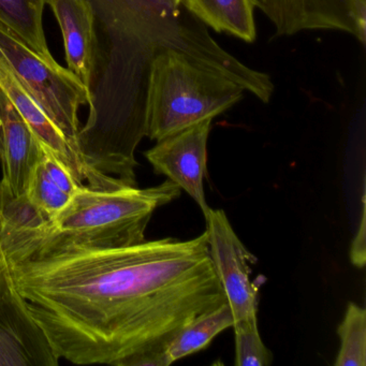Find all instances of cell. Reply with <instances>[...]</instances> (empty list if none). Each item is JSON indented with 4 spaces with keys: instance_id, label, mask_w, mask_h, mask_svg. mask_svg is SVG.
Segmentation results:
<instances>
[{
    "instance_id": "16",
    "label": "cell",
    "mask_w": 366,
    "mask_h": 366,
    "mask_svg": "<svg viewBox=\"0 0 366 366\" xmlns=\"http://www.w3.org/2000/svg\"><path fill=\"white\" fill-rule=\"evenodd\" d=\"M340 348L336 366H366V310L357 304L347 306L337 329Z\"/></svg>"
},
{
    "instance_id": "20",
    "label": "cell",
    "mask_w": 366,
    "mask_h": 366,
    "mask_svg": "<svg viewBox=\"0 0 366 366\" xmlns=\"http://www.w3.org/2000/svg\"><path fill=\"white\" fill-rule=\"evenodd\" d=\"M365 194L362 198V216L357 234L352 239L350 247L351 262L355 267L362 269L366 263V226H365Z\"/></svg>"
},
{
    "instance_id": "4",
    "label": "cell",
    "mask_w": 366,
    "mask_h": 366,
    "mask_svg": "<svg viewBox=\"0 0 366 366\" xmlns=\"http://www.w3.org/2000/svg\"><path fill=\"white\" fill-rule=\"evenodd\" d=\"M97 41L106 46L171 50L198 61L207 34L194 14L173 0H89Z\"/></svg>"
},
{
    "instance_id": "8",
    "label": "cell",
    "mask_w": 366,
    "mask_h": 366,
    "mask_svg": "<svg viewBox=\"0 0 366 366\" xmlns=\"http://www.w3.org/2000/svg\"><path fill=\"white\" fill-rule=\"evenodd\" d=\"M212 121L207 119L157 141V144L144 154L154 171L166 175L187 192L200 207L204 217L211 209L205 199L203 182L207 175V140Z\"/></svg>"
},
{
    "instance_id": "10",
    "label": "cell",
    "mask_w": 366,
    "mask_h": 366,
    "mask_svg": "<svg viewBox=\"0 0 366 366\" xmlns=\"http://www.w3.org/2000/svg\"><path fill=\"white\" fill-rule=\"evenodd\" d=\"M42 153L44 149L31 126L0 89V198H24Z\"/></svg>"
},
{
    "instance_id": "7",
    "label": "cell",
    "mask_w": 366,
    "mask_h": 366,
    "mask_svg": "<svg viewBox=\"0 0 366 366\" xmlns=\"http://www.w3.org/2000/svg\"><path fill=\"white\" fill-rule=\"evenodd\" d=\"M277 36L310 29H333L365 44V0H256Z\"/></svg>"
},
{
    "instance_id": "1",
    "label": "cell",
    "mask_w": 366,
    "mask_h": 366,
    "mask_svg": "<svg viewBox=\"0 0 366 366\" xmlns=\"http://www.w3.org/2000/svg\"><path fill=\"white\" fill-rule=\"evenodd\" d=\"M5 257L56 357L79 365L164 366L171 340L227 303L207 231L187 241Z\"/></svg>"
},
{
    "instance_id": "15",
    "label": "cell",
    "mask_w": 366,
    "mask_h": 366,
    "mask_svg": "<svg viewBox=\"0 0 366 366\" xmlns=\"http://www.w3.org/2000/svg\"><path fill=\"white\" fill-rule=\"evenodd\" d=\"M233 323L234 319L228 303L199 317L184 327L166 347L162 353L164 365H171L183 357L207 348L218 334L233 327Z\"/></svg>"
},
{
    "instance_id": "2",
    "label": "cell",
    "mask_w": 366,
    "mask_h": 366,
    "mask_svg": "<svg viewBox=\"0 0 366 366\" xmlns=\"http://www.w3.org/2000/svg\"><path fill=\"white\" fill-rule=\"evenodd\" d=\"M181 196L170 179L154 187L115 190L84 185L50 219H40L24 199L0 200L5 254H29L63 248H112L145 241L156 209Z\"/></svg>"
},
{
    "instance_id": "11",
    "label": "cell",
    "mask_w": 366,
    "mask_h": 366,
    "mask_svg": "<svg viewBox=\"0 0 366 366\" xmlns=\"http://www.w3.org/2000/svg\"><path fill=\"white\" fill-rule=\"evenodd\" d=\"M59 360L8 280L0 297V365H56Z\"/></svg>"
},
{
    "instance_id": "22",
    "label": "cell",
    "mask_w": 366,
    "mask_h": 366,
    "mask_svg": "<svg viewBox=\"0 0 366 366\" xmlns=\"http://www.w3.org/2000/svg\"><path fill=\"white\" fill-rule=\"evenodd\" d=\"M173 3L177 4V5H181V0H173Z\"/></svg>"
},
{
    "instance_id": "21",
    "label": "cell",
    "mask_w": 366,
    "mask_h": 366,
    "mask_svg": "<svg viewBox=\"0 0 366 366\" xmlns=\"http://www.w3.org/2000/svg\"><path fill=\"white\" fill-rule=\"evenodd\" d=\"M1 217H3V212L0 207V230H1ZM8 280H9V273H8L7 260H6L5 252H4L1 233H0V297L7 286Z\"/></svg>"
},
{
    "instance_id": "12",
    "label": "cell",
    "mask_w": 366,
    "mask_h": 366,
    "mask_svg": "<svg viewBox=\"0 0 366 366\" xmlns=\"http://www.w3.org/2000/svg\"><path fill=\"white\" fill-rule=\"evenodd\" d=\"M46 5L63 34L67 68L89 91L97 50L96 19L91 4L89 0H46Z\"/></svg>"
},
{
    "instance_id": "13",
    "label": "cell",
    "mask_w": 366,
    "mask_h": 366,
    "mask_svg": "<svg viewBox=\"0 0 366 366\" xmlns=\"http://www.w3.org/2000/svg\"><path fill=\"white\" fill-rule=\"evenodd\" d=\"M181 5L217 33L249 44L256 40V0H181Z\"/></svg>"
},
{
    "instance_id": "17",
    "label": "cell",
    "mask_w": 366,
    "mask_h": 366,
    "mask_svg": "<svg viewBox=\"0 0 366 366\" xmlns=\"http://www.w3.org/2000/svg\"><path fill=\"white\" fill-rule=\"evenodd\" d=\"M71 198L55 185L40 160L34 169L26 194L23 198L34 214L40 219H50L57 215Z\"/></svg>"
},
{
    "instance_id": "5",
    "label": "cell",
    "mask_w": 366,
    "mask_h": 366,
    "mask_svg": "<svg viewBox=\"0 0 366 366\" xmlns=\"http://www.w3.org/2000/svg\"><path fill=\"white\" fill-rule=\"evenodd\" d=\"M0 54L72 149L82 156L79 111L91 104L89 89L68 68L61 67L54 59L40 56L1 24Z\"/></svg>"
},
{
    "instance_id": "6",
    "label": "cell",
    "mask_w": 366,
    "mask_h": 366,
    "mask_svg": "<svg viewBox=\"0 0 366 366\" xmlns=\"http://www.w3.org/2000/svg\"><path fill=\"white\" fill-rule=\"evenodd\" d=\"M209 256L224 289L234 323L256 322L258 288L250 280V264L257 258L242 243L222 209L205 216Z\"/></svg>"
},
{
    "instance_id": "18",
    "label": "cell",
    "mask_w": 366,
    "mask_h": 366,
    "mask_svg": "<svg viewBox=\"0 0 366 366\" xmlns=\"http://www.w3.org/2000/svg\"><path fill=\"white\" fill-rule=\"evenodd\" d=\"M235 332L237 366H267L273 362V353L261 340L256 322L233 325Z\"/></svg>"
},
{
    "instance_id": "3",
    "label": "cell",
    "mask_w": 366,
    "mask_h": 366,
    "mask_svg": "<svg viewBox=\"0 0 366 366\" xmlns=\"http://www.w3.org/2000/svg\"><path fill=\"white\" fill-rule=\"evenodd\" d=\"M244 97V89L171 49L154 55L145 102L147 138L160 141L222 114Z\"/></svg>"
},
{
    "instance_id": "9",
    "label": "cell",
    "mask_w": 366,
    "mask_h": 366,
    "mask_svg": "<svg viewBox=\"0 0 366 366\" xmlns=\"http://www.w3.org/2000/svg\"><path fill=\"white\" fill-rule=\"evenodd\" d=\"M0 89L31 126L42 149L56 158L81 186L86 182L89 187L100 190H115L128 187L117 179H108L87 166L82 156L76 154L65 137L38 106L31 94L14 76L9 65L0 54Z\"/></svg>"
},
{
    "instance_id": "19",
    "label": "cell",
    "mask_w": 366,
    "mask_h": 366,
    "mask_svg": "<svg viewBox=\"0 0 366 366\" xmlns=\"http://www.w3.org/2000/svg\"><path fill=\"white\" fill-rule=\"evenodd\" d=\"M41 164H44L46 173L50 179L54 182L55 185L59 186L64 192L74 196L82 186L76 182L74 175L56 159L53 157L48 152L44 151L42 153Z\"/></svg>"
},
{
    "instance_id": "14",
    "label": "cell",
    "mask_w": 366,
    "mask_h": 366,
    "mask_svg": "<svg viewBox=\"0 0 366 366\" xmlns=\"http://www.w3.org/2000/svg\"><path fill=\"white\" fill-rule=\"evenodd\" d=\"M46 0H0V24L44 59H54L49 50L44 26Z\"/></svg>"
}]
</instances>
